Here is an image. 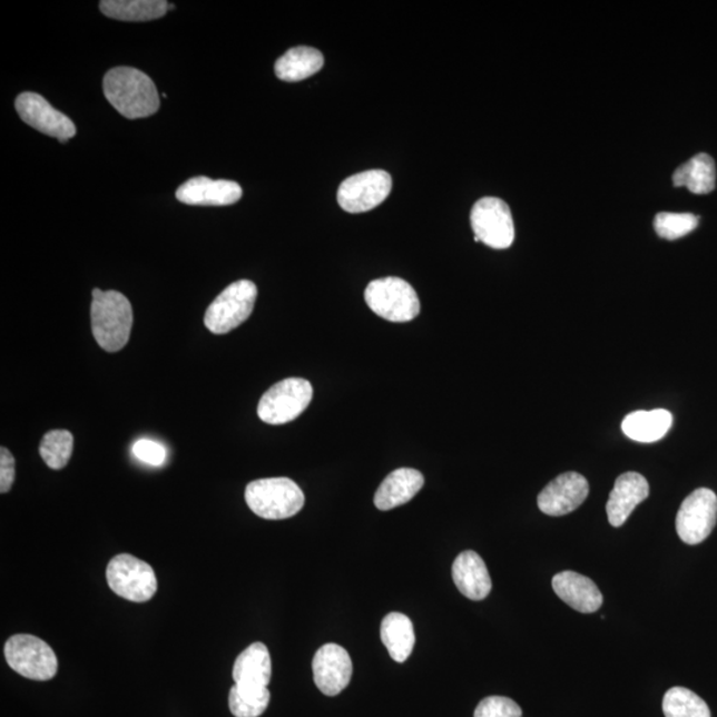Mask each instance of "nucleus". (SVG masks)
<instances>
[{"label": "nucleus", "mask_w": 717, "mask_h": 717, "mask_svg": "<svg viewBox=\"0 0 717 717\" xmlns=\"http://www.w3.org/2000/svg\"><path fill=\"white\" fill-rule=\"evenodd\" d=\"M102 88L109 105L127 119H144L160 108L154 80L136 68H114L105 76Z\"/></svg>", "instance_id": "1"}, {"label": "nucleus", "mask_w": 717, "mask_h": 717, "mask_svg": "<svg viewBox=\"0 0 717 717\" xmlns=\"http://www.w3.org/2000/svg\"><path fill=\"white\" fill-rule=\"evenodd\" d=\"M92 333L96 342L108 353L127 346L134 326V310L127 296L109 289L95 288L91 306Z\"/></svg>", "instance_id": "2"}, {"label": "nucleus", "mask_w": 717, "mask_h": 717, "mask_svg": "<svg viewBox=\"0 0 717 717\" xmlns=\"http://www.w3.org/2000/svg\"><path fill=\"white\" fill-rule=\"evenodd\" d=\"M245 500L252 512L265 520H286L305 507V493L287 478L262 479L246 487Z\"/></svg>", "instance_id": "3"}, {"label": "nucleus", "mask_w": 717, "mask_h": 717, "mask_svg": "<svg viewBox=\"0 0 717 717\" xmlns=\"http://www.w3.org/2000/svg\"><path fill=\"white\" fill-rule=\"evenodd\" d=\"M364 298L372 312L385 321L411 322L420 313L415 288L396 277L372 281L365 288Z\"/></svg>", "instance_id": "4"}, {"label": "nucleus", "mask_w": 717, "mask_h": 717, "mask_svg": "<svg viewBox=\"0 0 717 717\" xmlns=\"http://www.w3.org/2000/svg\"><path fill=\"white\" fill-rule=\"evenodd\" d=\"M258 288L252 281H237L227 286L206 310L205 326L210 333L224 335L251 318Z\"/></svg>", "instance_id": "5"}, {"label": "nucleus", "mask_w": 717, "mask_h": 717, "mask_svg": "<svg viewBox=\"0 0 717 717\" xmlns=\"http://www.w3.org/2000/svg\"><path fill=\"white\" fill-rule=\"evenodd\" d=\"M313 385L306 379L288 377L261 397L258 416L262 422L272 425H282L294 422L307 410L313 400Z\"/></svg>", "instance_id": "6"}, {"label": "nucleus", "mask_w": 717, "mask_h": 717, "mask_svg": "<svg viewBox=\"0 0 717 717\" xmlns=\"http://www.w3.org/2000/svg\"><path fill=\"white\" fill-rule=\"evenodd\" d=\"M7 664L13 671L31 680H51L58 674L57 654L43 639L19 633L4 645Z\"/></svg>", "instance_id": "7"}, {"label": "nucleus", "mask_w": 717, "mask_h": 717, "mask_svg": "<svg viewBox=\"0 0 717 717\" xmlns=\"http://www.w3.org/2000/svg\"><path fill=\"white\" fill-rule=\"evenodd\" d=\"M107 582L115 595L130 602H148L157 592L154 568L130 554H119L109 561Z\"/></svg>", "instance_id": "8"}, {"label": "nucleus", "mask_w": 717, "mask_h": 717, "mask_svg": "<svg viewBox=\"0 0 717 717\" xmlns=\"http://www.w3.org/2000/svg\"><path fill=\"white\" fill-rule=\"evenodd\" d=\"M471 224L475 243L485 244L498 251L512 246L514 240L512 212L502 199L481 198L471 212Z\"/></svg>", "instance_id": "9"}, {"label": "nucleus", "mask_w": 717, "mask_h": 717, "mask_svg": "<svg viewBox=\"0 0 717 717\" xmlns=\"http://www.w3.org/2000/svg\"><path fill=\"white\" fill-rule=\"evenodd\" d=\"M391 190L392 177L389 171L365 170L344 179L337 190V203L344 212L355 215L377 208L387 199Z\"/></svg>", "instance_id": "10"}, {"label": "nucleus", "mask_w": 717, "mask_h": 717, "mask_svg": "<svg viewBox=\"0 0 717 717\" xmlns=\"http://www.w3.org/2000/svg\"><path fill=\"white\" fill-rule=\"evenodd\" d=\"M717 521V495L699 488L682 501L677 515V532L682 542L698 544L706 540Z\"/></svg>", "instance_id": "11"}, {"label": "nucleus", "mask_w": 717, "mask_h": 717, "mask_svg": "<svg viewBox=\"0 0 717 717\" xmlns=\"http://www.w3.org/2000/svg\"><path fill=\"white\" fill-rule=\"evenodd\" d=\"M16 108L27 126L36 128L39 132L55 137L66 144L76 135V127L70 117L55 109L43 96L32 92L20 94L16 100Z\"/></svg>", "instance_id": "12"}, {"label": "nucleus", "mask_w": 717, "mask_h": 717, "mask_svg": "<svg viewBox=\"0 0 717 717\" xmlns=\"http://www.w3.org/2000/svg\"><path fill=\"white\" fill-rule=\"evenodd\" d=\"M313 672L316 687L327 696L340 695L353 678V660L347 650L340 645H324L313 659Z\"/></svg>", "instance_id": "13"}, {"label": "nucleus", "mask_w": 717, "mask_h": 717, "mask_svg": "<svg viewBox=\"0 0 717 717\" xmlns=\"http://www.w3.org/2000/svg\"><path fill=\"white\" fill-rule=\"evenodd\" d=\"M589 482L582 474L568 472L558 475L538 495V508L548 515L560 517L574 512L588 499Z\"/></svg>", "instance_id": "14"}, {"label": "nucleus", "mask_w": 717, "mask_h": 717, "mask_svg": "<svg viewBox=\"0 0 717 717\" xmlns=\"http://www.w3.org/2000/svg\"><path fill=\"white\" fill-rule=\"evenodd\" d=\"M176 197L186 205L227 206L239 202L243 188L229 179L195 177L179 186Z\"/></svg>", "instance_id": "15"}, {"label": "nucleus", "mask_w": 717, "mask_h": 717, "mask_svg": "<svg viewBox=\"0 0 717 717\" xmlns=\"http://www.w3.org/2000/svg\"><path fill=\"white\" fill-rule=\"evenodd\" d=\"M650 494V485L642 474L627 472L620 474L613 484L606 512L613 528L622 527L640 502Z\"/></svg>", "instance_id": "16"}, {"label": "nucleus", "mask_w": 717, "mask_h": 717, "mask_svg": "<svg viewBox=\"0 0 717 717\" xmlns=\"http://www.w3.org/2000/svg\"><path fill=\"white\" fill-rule=\"evenodd\" d=\"M452 577L459 591L472 601H482L492 591L487 564L475 551L460 553L453 562Z\"/></svg>", "instance_id": "17"}, {"label": "nucleus", "mask_w": 717, "mask_h": 717, "mask_svg": "<svg viewBox=\"0 0 717 717\" xmlns=\"http://www.w3.org/2000/svg\"><path fill=\"white\" fill-rule=\"evenodd\" d=\"M553 589L564 603L579 612H596L603 603V596L598 586L590 578L576 571L558 573L553 578Z\"/></svg>", "instance_id": "18"}, {"label": "nucleus", "mask_w": 717, "mask_h": 717, "mask_svg": "<svg viewBox=\"0 0 717 717\" xmlns=\"http://www.w3.org/2000/svg\"><path fill=\"white\" fill-rule=\"evenodd\" d=\"M424 475L412 468H400L390 473L379 487L375 494V507L379 510H391L404 505L422 491Z\"/></svg>", "instance_id": "19"}, {"label": "nucleus", "mask_w": 717, "mask_h": 717, "mask_svg": "<svg viewBox=\"0 0 717 717\" xmlns=\"http://www.w3.org/2000/svg\"><path fill=\"white\" fill-rule=\"evenodd\" d=\"M273 665L266 645L257 642L238 655L233 667V679L238 687L265 688L272 680Z\"/></svg>", "instance_id": "20"}, {"label": "nucleus", "mask_w": 717, "mask_h": 717, "mask_svg": "<svg viewBox=\"0 0 717 717\" xmlns=\"http://www.w3.org/2000/svg\"><path fill=\"white\" fill-rule=\"evenodd\" d=\"M672 425V415L667 410L637 411L627 415L622 431L638 443H655L664 439Z\"/></svg>", "instance_id": "21"}, {"label": "nucleus", "mask_w": 717, "mask_h": 717, "mask_svg": "<svg viewBox=\"0 0 717 717\" xmlns=\"http://www.w3.org/2000/svg\"><path fill=\"white\" fill-rule=\"evenodd\" d=\"M381 638L391 658L397 664H404L411 657L416 640L411 619L402 612H391L385 616L381 627Z\"/></svg>", "instance_id": "22"}, {"label": "nucleus", "mask_w": 717, "mask_h": 717, "mask_svg": "<svg viewBox=\"0 0 717 717\" xmlns=\"http://www.w3.org/2000/svg\"><path fill=\"white\" fill-rule=\"evenodd\" d=\"M324 65L321 51L313 47H294L275 63V75L284 81L294 82L312 78Z\"/></svg>", "instance_id": "23"}, {"label": "nucleus", "mask_w": 717, "mask_h": 717, "mask_svg": "<svg viewBox=\"0 0 717 717\" xmlns=\"http://www.w3.org/2000/svg\"><path fill=\"white\" fill-rule=\"evenodd\" d=\"M100 11L122 22H149L163 18L169 11V3L164 0H102Z\"/></svg>", "instance_id": "24"}, {"label": "nucleus", "mask_w": 717, "mask_h": 717, "mask_svg": "<svg viewBox=\"0 0 717 717\" xmlns=\"http://www.w3.org/2000/svg\"><path fill=\"white\" fill-rule=\"evenodd\" d=\"M672 181L675 186H686L694 195H708L716 185L714 158L707 154L696 155L675 170Z\"/></svg>", "instance_id": "25"}, {"label": "nucleus", "mask_w": 717, "mask_h": 717, "mask_svg": "<svg viewBox=\"0 0 717 717\" xmlns=\"http://www.w3.org/2000/svg\"><path fill=\"white\" fill-rule=\"evenodd\" d=\"M664 713L666 717H711L707 703L682 687L668 689L664 698Z\"/></svg>", "instance_id": "26"}, {"label": "nucleus", "mask_w": 717, "mask_h": 717, "mask_svg": "<svg viewBox=\"0 0 717 717\" xmlns=\"http://www.w3.org/2000/svg\"><path fill=\"white\" fill-rule=\"evenodd\" d=\"M268 688H243L234 685L229 694L230 713L236 717H259L271 703Z\"/></svg>", "instance_id": "27"}, {"label": "nucleus", "mask_w": 717, "mask_h": 717, "mask_svg": "<svg viewBox=\"0 0 717 717\" xmlns=\"http://www.w3.org/2000/svg\"><path fill=\"white\" fill-rule=\"evenodd\" d=\"M40 456L48 468L59 471L70 463L73 436L70 431L57 430L45 434L39 448Z\"/></svg>", "instance_id": "28"}, {"label": "nucleus", "mask_w": 717, "mask_h": 717, "mask_svg": "<svg viewBox=\"0 0 717 717\" xmlns=\"http://www.w3.org/2000/svg\"><path fill=\"white\" fill-rule=\"evenodd\" d=\"M699 225V217L691 213H659L654 220L655 232L668 240L679 239L694 232Z\"/></svg>", "instance_id": "29"}, {"label": "nucleus", "mask_w": 717, "mask_h": 717, "mask_svg": "<svg viewBox=\"0 0 717 717\" xmlns=\"http://www.w3.org/2000/svg\"><path fill=\"white\" fill-rule=\"evenodd\" d=\"M474 717H522V709L515 701L503 696H489L480 701Z\"/></svg>", "instance_id": "30"}, {"label": "nucleus", "mask_w": 717, "mask_h": 717, "mask_svg": "<svg viewBox=\"0 0 717 717\" xmlns=\"http://www.w3.org/2000/svg\"><path fill=\"white\" fill-rule=\"evenodd\" d=\"M132 453L137 460L151 466H161L168 458L167 448L149 439L137 440Z\"/></svg>", "instance_id": "31"}, {"label": "nucleus", "mask_w": 717, "mask_h": 717, "mask_svg": "<svg viewBox=\"0 0 717 717\" xmlns=\"http://www.w3.org/2000/svg\"><path fill=\"white\" fill-rule=\"evenodd\" d=\"M16 481V459L7 448H0V492H10Z\"/></svg>", "instance_id": "32"}, {"label": "nucleus", "mask_w": 717, "mask_h": 717, "mask_svg": "<svg viewBox=\"0 0 717 717\" xmlns=\"http://www.w3.org/2000/svg\"><path fill=\"white\" fill-rule=\"evenodd\" d=\"M174 9H175V4L169 3V10H174Z\"/></svg>", "instance_id": "33"}]
</instances>
